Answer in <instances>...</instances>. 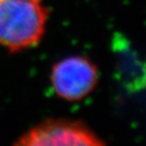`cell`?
<instances>
[{"mask_svg":"<svg viewBox=\"0 0 146 146\" xmlns=\"http://www.w3.org/2000/svg\"><path fill=\"white\" fill-rule=\"evenodd\" d=\"M48 15L43 0H0V46L11 52L36 46Z\"/></svg>","mask_w":146,"mask_h":146,"instance_id":"cell-1","label":"cell"},{"mask_svg":"<svg viewBox=\"0 0 146 146\" xmlns=\"http://www.w3.org/2000/svg\"><path fill=\"white\" fill-rule=\"evenodd\" d=\"M50 79L59 98L77 102L94 90L98 82V70L94 62L83 56H69L53 66Z\"/></svg>","mask_w":146,"mask_h":146,"instance_id":"cell-3","label":"cell"},{"mask_svg":"<svg viewBox=\"0 0 146 146\" xmlns=\"http://www.w3.org/2000/svg\"><path fill=\"white\" fill-rule=\"evenodd\" d=\"M105 142L85 124L68 119H49L23 133L17 146H100Z\"/></svg>","mask_w":146,"mask_h":146,"instance_id":"cell-2","label":"cell"}]
</instances>
